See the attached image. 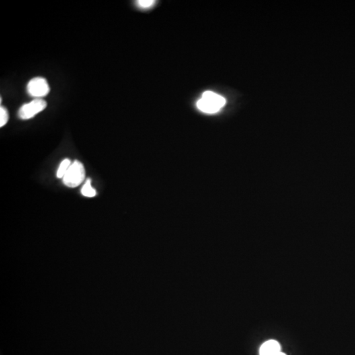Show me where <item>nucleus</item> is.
Segmentation results:
<instances>
[{"label":"nucleus","instance_id":"1","mask_svg":"<svg viewBox=\"0 0 355 355\" xmlns=\"http://www.w3.org/2000/svg\"><path fill=\"white\" fill-rule=\"evenodd\" d=\"M226 99L213 91H207L197 103V107L202 112L213 114L220 111L226 105Z\"/></svg>","mask_w":355,"mask_h":355},{"label":"nucleus","instance_id":"2","mask_svg":"<svg viewBox=\"0 0 355 355\" xmlns=\"http://www.w3.org/2000/svg\"><path fill=\"white\" fill-rule=\"evenodd\" d=\"M85 169L83 164L79 161L72 163L71 167L63 178L64 184L69 188L80 186L85 179Z\"/></svg>","mask_w":355,"mask_h":355},{"label":"nucleus","instance_id":"3","mask_svg":"<svg viewBox=\"0 0 355 355\" xmlns=\"http://www.w3.org/2000/svg\"><path fill=\"white\" fill-rule=\"evenodd\" d=\"M46 101L42 99H34L30 102L25 103L19 109L18 115L21 119L28 120L36 116L46 108Z\"/></svg>","mask_w":355,"mask_h":355},{"label":"nucleus","instance_id":"4","mask_svg":"<svg viewBox=\"0 0 355 355\" xmlns=\"http://www.w3.org/2000/svg\"><path fill=\"white\" fill-rule=\"evenodd\" d=\"M50 91V86L44 78H34L27 85V92L34 99H42L46 96Z\"/></svg>","mask_w":355,"mask_h":355},{"label":"nucleus","instance_id":"5","mask_svg":"<svg viewBox=\"0 0 355 355\" xmlns=\"http://www.w3.org/2000/svg\"><path fill=\"white\" fill-rule=\"evenodd\" d=\"M280 352V343L275 340L266 341L260 348V355H278Z\"/></svg>","mask_w":355,"mask_h":355},{"label":"nucleus","instance_id":"6","mask_svg":"<svg viewBox=\"0 0 355 355\" xmlns=\"http://www.w3.org/2000/svg\"><path fill=\"white\" fill-rule=\"evenodd\" d=\"M81 193L83 196L87 198H93L96 196V191L91 186L90 179H87V182L82 188Z\"/></svg>","mask_w":355,"mask_h":355},{"label":"nucleus","instance_id":"7","mask_svg":"<svg viewBox=\"0 0 355 355\" xmlns=\"http://www.w3.org/2000/svg\"><path fill=\"white\" fill-rule=\"evenodd\" d=\"M71 160L69 159H64L58 168V172H57V177L58 178H63L64 176L69 170V167H71Z\"/></svg>","mask_w":355,"mask_h":355},{"label":"nucleus","instance_id":"8","mask_svg":"<svg viewBox=\"0 0 355 355\" xmlns=\"http://www.w3.org/2000/svg\"><path fill=\"white\" fill-rule=\"evenodd\" d=\"M9 120V113L4 107H0V126L3 127Z\"/></svg>","mask_w":355,"mask_h":355},{"label":"nucleus","instance_id":"9","mask_svg":"<svg viewBox=\"0 0 355 355\" xmlns=\"http://www.w3.org/2000/svg\"><path fill=\"white\" fill-rule=\"evenodd\" d=\"M155 3V1L153 0H139V1H136V4L140 8L142 9H147L149 7H151Z\"/></svg>","mask_w":355,"mask_h":355},{"label":"nucleus","instance_id":"10","mask_svg":"<svg viewBox=\"0 0 355 355\" xmlns=\"http://www.w3.org/2000/svg\"><path fill=\"white\" fill-rule=\"evenodd\" d=\"M278 355H286L285 354V353H284L280 352V353H279V354Z\"/></svg>","mask_w":355,"mask_h":355}]
</instances>
